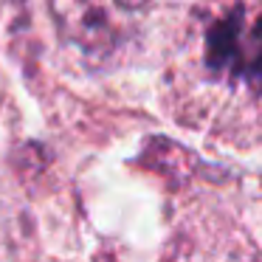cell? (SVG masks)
I'll use <instances>...</instances> for the list:
<instances>
[{"mask_svg": "<svg viewBox=\"0 0 262 262\" xmlns=\"http://www.w3.org/2000/svg\"><path fill=\"white\" fill-rule=\"evenodd\" d=\"M206 62L214 74L262 91V14L234 9L206 34Z\"/></svg>", "mask_w": 262, "mask_h": 262, "instance_id": "obj_1", "label": "cell"}]
</instances>
